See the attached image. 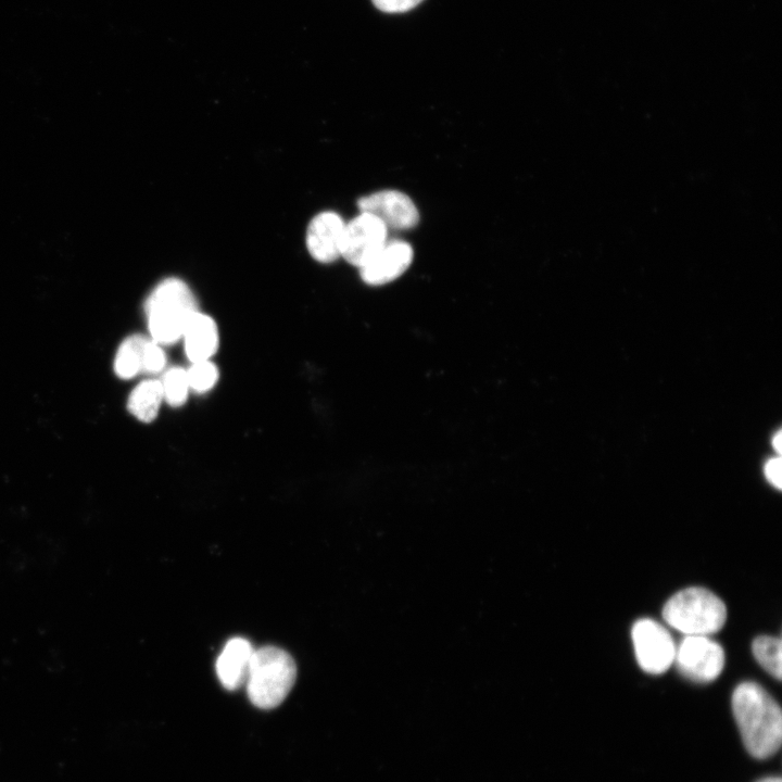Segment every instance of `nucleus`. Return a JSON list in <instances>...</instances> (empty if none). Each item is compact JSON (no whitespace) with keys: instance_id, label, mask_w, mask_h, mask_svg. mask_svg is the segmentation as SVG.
Masks as SVG:
<instances>
[{"instance_id":"1","label":"nucleus","mask_w":782,"mask_h":782,"mask_svg":"<svg viewBox=\"0 0 782 782\" xmlns=\"http://www.w3.org/2000/svg\"><path fill=\"white\" fill-rule=\"evenodd\" d=\"M731 706L743 744L758 759L773 755L782 741V714L775 699L758 683H740Z\"/></svg>"},{"instance_id":"2","label":"nucleus","mask_w":782,"mask_h":782,"mask_svg":"<svg viewBox=\"0 0 782 782\" xmlns=\"http://www.w3.org/2000/svg\"><path fill=\"white\" fill-rule=\"evenodd\" d=\"M144 311L151 339L163 346L182 338L188 320L198 308L190 288L182 280L166 278L150 292Z\"/></svg>"},{"instance_id":"3","label":"nucleus","mask_w":782,"mask_h":782,"mask_svg":"<svg viewBox=\"0 0 782 782\" xmlns=\"http://www.w3.org/2000/svg\"><path fill=\"white\" fill-rule=\"evenodd\" d=\"M297 666L285 649L267 645L254 649L245 681L251 703L262 709L279 706L291 691Z\"/></svg>"},{"instance_id":"4","label":"nucleus","mask_w":782,"mask_h":782,"mask_svg":"<svg viewBox=\"0 0 782 782\" xmlns=\"http://www.w3.org/2000/svg\"><path fill=\"white\" fill-rule=\"evenodd\" d=\"M663 618L685 635H708L723 627L727 608L709 590L692 586L677 592L666 602Z\"/></svg>"},{"instance_id":"5","label":"nucleus","mask_w":782,"mask_h":782,"mask_svg":"<svg viewBox=\"0 0 782 782\" xmlns=\"http://www.w3.org/2000/svg\"><path fill=\"white\" fill-rule=\"evenodd\" d=\"M673 663L686 679L707 683L717 679L724 666L722 647L707 635H685L678 647Z\"/></svg>"},{"instance_id":"6","label":"nucleus","mask_w":782,"mask_h":782,"mask_svg":"<svg viewBox=\"0 0 782 782\" xmlns=\"http://www.w3.org/2000/svg\"><path fill=\"white\" fill-rule=\"evenodd\" d=\"M631 636L638 664L645 672L660 674L673 664L674 642L657 621L639 619L632 627Z\"/></svg>"},{"instance_id":"7","label":"nucleus","mask_w":782,"mask_h":782,"mask_svg":"<svg viewBox=\"0 0 782 782\" xmlns=\"http://www.w3.org/2000/svg\"><path fill=\"white\" fill-rule=\"evenodd\" d=\"M387 229L377 217L361 212L344 226L341 256L360 268L386 243Z\"/></svg>"},{"instance_id":"8","label":"nucleus","mask_w":782,"mask_h":782,"mask_svg":"<svg viewBox=\"0 0 782 782\" xmlns=\"http://www.w3.org/2000/svg\"><path fill=\"white\" fill-rule=\"evenodd\" d=\"M363 213L377 217L387 228L408 229L419 219L414 202L396 190H383L363 197L357 202Z\"/></svg>"},{"instance_id":"9","label":"nucleus","mask_w":782,"mask_h":782,"mask_svg":"<svg viewBox=\"0 0 782 782\" xmlns=\"http://www.w3.org/2000/svg\"><path fill=\"white\" fill-rule=\"evenodd\" d=\"M412 260L413 249L408 243L400 240L386 241L379 251L360 267V274L367 285H386L400 277Z\"/></svg>"},{"instance_id":"10","label":"nucleus","mask_w":782,"mask_h":782,"mask_svg":"<svg viewBox=\"0 0 782 782\" xmlns=\"http://www.w3.org/2000/svg\"><path fill=\"white\" fill-rule=\"evenodd\" d=\"M345 223L335 212L317 214L306 230V247L318 262L330 263L341 256V244Z\"/></svg>"},{"instance_id":"11","label":"nucleus","mask_w":782,"mask_h":782,"mask_svg":"<svg viewBox=\"0 0 782 782\" xmlns=\"http://www.w3.org/2000/svg\"><path fill=\"white\" fill-rule=\"evenodd\" d=\"M254 648L240 636L232 638L223 647L216 660V673L222 685L235 691L245 684Z\"/></svg>"},{"instance_id":"12","label":"nucleus","mask_w":782,"mask_h":782,"mask_svg":"<svg viewBox=\"0 0 782 782\" xmlns=\"http://www.w3.org/2000/svg\"><path fill=\"white\" fill-rule=\"evenodd\" d=\"M185 352L191 363L210 360L218 349V329L209 315L197 311L182 333Z\"/></svg>"},{"instance_id":"13","label":"nucleus","mask_w":782,"mask_h":782,"mask_svg":"<svg viewBox=\"0 0 782 782\" xmlns=\"http://www.w3.org/2000/svg\"><path fill=\"white\" fill-rule=\"evenodd\" d=\"M163 401L161 381L147 379L133 389L127 401V408L140 421L151 422L157 416Z\"/></svg>"},{"instance_id":"14","label":"nucleus","mask_w":782,"mask_h":782,"mask_svg":"<svg viewBox=\"0 0 782 782\" xmlns=\"http://www.w3.org/2000/svg\"><path fill=\"white\" fill-rule=\"evenodd\" d=\"M148 338L133 335L119 345L115 360V374L122 379H130L141 373L142 353Z\"/></svg>"},{"instance_id":"15","label":"nucleus","mask_w":782,"mask_h":782,"mask_svg":"<svg viewBox=\"0 0 782 782\" xmlns=\"http://www.w3.org/2000/svg\"><path fill=\"white\" fill-rule=\"evenodd\" d=\"M779 638L760 635L752 644V651L759 665L772 677L780 680L782 676V648Z\"/></svg>"},{"instance_id":"16","label":"nucleus","mask_w":782,"mask_h":782,"mask_svg":"<svg viewBox=\"0 0 782 782\" xmlns=\"http://www.w3.org/2000/svg\"><path fill=\"white\" fill-rule=\"evenodd\" d=\"M160 381L163 399L169 406L179 407L187 401L190 387L186 369L181 367L169 368Z\"/></svg>"},{"instance_id":"17","label":"nucleus","mask_w":782,"mask_h":782,"mask_svg":"<svg viewBox=\"0 0 782 782\" xmlns=\"http://www.w3.org/2000/svg\"><path fill=\"white\" fill-rule=\"evenodd\" d=\"M190 390L199 393L210 391L218 379V369L210 360L192 363L187 369Z\"/></svg>"},{"instance_id":"18","label":"nucleus","mask_w":782,"mask_h":782,"mask_svg":"<svg viewBox=\"0 0 782 782\" xmlns=\"http://www.w3.org/2000/svg\"><path fill=\"white\" fill-rule=\"evenodd\" d=\"M166 364V355L161 344L148 339L144 344L141 362V373L159 374Z\"/></svg>"},{"instance_id":"19","label":"nucleus","mask_w":782,"mask_h":782,"mask_svg":"<svg viewBox=\"0 0 782 782\" xmlns=\"http://www.w3.org/2000/svg\"><path fill=\"white\" fill-rule=\"evenodd\" d=\"M374 5L386 13H402L417 7L422 0H371Z\"/></svg>"},{"instance_id":"20","label":"nucleus","mask_w":782,"mask_h":782,"mask_svg":"<svg viewBox=\"0 0 782 782\" xmlns=\"http://www.w3.org/2000/svg\"><path fill=\"white\" fill-rule=\"evenodd\" d=\"M767 480L777 489H781V461L779 457L769 459L765 465Z\"/></svg>"},{"instance_id":"21","label":"nucleus","mask_w":782,"mask_h":782,"mask_svg":"<svg viewBox=\"0 0 782 782\" xmlns=\"http://www.w3.org/2000/svg\"><path fill=\"white\" fill-rule=\"evenodd\" d=\"M772 445L778 451L781 452V432H777L775 436L772 439Z\"/></svg>"},{"instance_id":"22","label":"nucleus","mask_w":782,"mask_h":782,"mask_svg":"<svg viewBox=\"0 0 782 782\" xmlns=\"http://www.w3.org/2000/svg\"><path fill=\"white\" fill-rule=\"evenodd\" d=\"M757 782H782L778 777H767L758 780Z\"/></svg>"}]
</instances>
